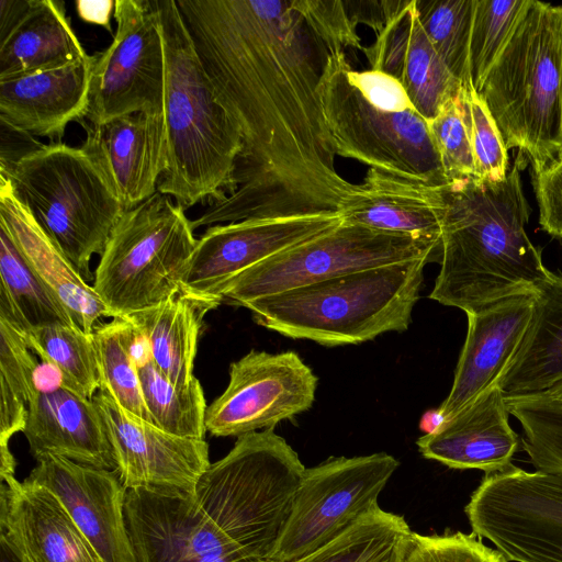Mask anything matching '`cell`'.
<instances>
[{
    "mask_svg": "<svg viewBox=\"0 0 562 562\" xmlns=\"http://www.w3.org/2000/svg\"><path fill=\"white\" fill-rule=\"evenodd\" d=\"M243 150L236 190L193 229L255 218L341 214L356 184L335 167L318 82L326 46L291 0H175Z\"/></svg>",
    "mask_w": 562,
    "mask_h": 562,
    "instance_id": "6da1fadb",
    "label": "cell"
},
{
    "mask_svg": "<svg viewBox=\"0 0 562 562\" xmlns=\"http://www.w3.org/2000/svg\"><path fill=\"white\" fill-rule=\"evenodd\" d=\"M521 155L501 181L474 177L443 187L440 271L429 299L465 313L533 294L549 277L529 239L531 207L524 194Z\"/></svg>",
    "mask_w": 562,
    "mask_h": 562,
    "instance_id": "7a4b0ae2",
    "label": "cell"
},
{
    "mask_svg": "<svg viewBox=\"0 0 562 562\" xmlns=\"http://www.w3.org/2000/svg\"><path fill=\"white\" fill-rule=\"evenodd\" d=\"M165 53L167 164L158 192L184 210L236 190L240 133L204 71L175 0H151Z\"/></svg>",
    "mask_w": 562,
    "mask_h": 562,
    "instance_id": "3957f363",
    "label": "cell"
},
{
    "mask_svg": "<svg viewBox=\"0 0 562 562\" xmlns=\"http://www.w3.org/2000/svg\"><path fill=\"white\" fill-rule=\"evenodd\" d=\"M428 259L355 271L265 296L248 308L260 326L326 347L404 331L419 299Z\"/></svg>",
    "mask_w": 562,
    "mask_h": 562,
    "instance_id": "277c9868",
    "label": "cell"
},
{
    "mask_svg": "<svg viewBox=\"0 0 562 562\" xmlns=\"http://www.w3.org/2000/svg\"><path fill=\"white\" fill-rule=\"evenodd\" d=\"M562 5L530 0L479 90L507 149L541 171L562 149Z\"/></svg>",
    "mask_w": 562,
    "mask_h": 562,
    "instance_id": "5b68a950",
    "label": "cell"
},
{
    "mask_svg": "<svg viewBox=\"0 0 562 562\" xmlns=\"http://www.w3.org/2000/svg\"><path fill=\"white\" fill-rule=\"evenodd\" d=\"M15 198L87 280L102 255L123 204L104 170L81 145H42L4 170Z\"/></svg>",
    "mask_w": 562,
    "mask_h": 562,
    "instance_id": "8992f818",
    "label": "cell"
},
{
    "mask_svg": "<svg viewBox=\"0 0 562 562\" xmlns=\"http://www.w3.org/2000/svg\"><path fill=\"white\" fill-rule=\"evenodd\" d=\"M305 469L274 428L249 432L211 463L194 498L247 554L271 562Z\"/></svg>",
    "mask_w": 562,
    "mask_h": 562,
    "instance_id": "52a82bcc",
    "label": "cell"
},
{
    "mask_svg": "<svg viewBox=\"0 0 562 562\" xmlns=\"http://www.w3.org/2000/svg\"><path fill=\"white\" fill-rule=\"evenodd\" d=\"M171 196L156 192L124 212L100 256L92 288L113 318L160 304L180 292L198 239Z\"/></svg>",
    "mask_w": 562,
    "mask_h": 562,
    "instance_id": "ba28073f",
    "label": "cell"
},
{
    "mask_svg": "<svg viewBox=\"0 0 562 562\" xmlns=\"http://www.w3.org/2000/svg\"><path fill=\"white\" fill-rule=\"evenodd\" d=\"M344 49L324 59L318 93L336 155L369 168L443 187L448 180L428 122L416 109L390 110L352 85Z\"/></svg>",
    "mask_w": 562,
    "mask_h": 562,
    "instance_id": "9c48e42d",
    "label": "cell"
},
{
    "mask_svg": "<svg viewBox=\"0 0 562 562\" xmlns=\"http://www.w3.org/2000/svg\"><path fill=\"white\" fill-rule=\"evenodd\" d=\"M440 245L347 224L276 254L232 279L221 301L249 303L341 274L414 259L439 262Z\"/></svg>",
    "mask_w": 562,
    "mask_h": 562,
    "instance_id": "30bf717a",
    "label": "cell"
},
{
    "mask_svg": "<svg viewBox=\"0 0 562 562\" xmlns=\"http://www.w3.org/2000/svg\"><path fill=\"white\" fill-rule=\"evenodd\" d=\"M465 514L472 533L507 562H562V470L512 464L485 474Z\"/></svg>",
    "mask_w": 562,
    "mask_h": 562,
    "instance_id": "8fae6325",
    "label": "cell"
},
{
    "mask_svg": "<svg viewBox=\"0 0 562 562\" xmlns=\"http://www.w3.org/2000/svg\"><path fill=\"white\" fill-rule=\"evenodd\" d=\"M391 454L329 459L305 469L271 562H292L325 546L378 505L398 468Z\"/></svg>",
    "mask_w": 562,
    "mask_h": 562,
    "instance_id": "7c38bea8",
    "label": "cell"
},
{
    "mask_svg": "<svg viewBox=\"0 0 562 562\" xmlns=\"http://www.w3.org/2000/svg\"><path fill=\"white\" fill-rule=\"evenodd\" d=\"M116 31L94 54L85 119L98 126L122 115L164 113L165 53L151 0H115Z\"/></svg>",
    "mask_w": 562,
    "mask_h": 562,
    "instance_id": "4fadbf2b",
    "label": "cell"
},
{
    "mask_svg": "<svg viewBox=\"0 0 562 562\" xmlns=\"http://www.w3.org/2000/svg\"><path fill=\"white\" fill-rule=\"evenodd\" d=\"M317 383L295 351L251 350L231 364L226 389L207 406L206 431L238 438L274 428L312 407Z\"/></svg>",
    "mask_w": 562,
    "mask_h": 562,
    "instance_id": "5bb4252c",
    "label": "cell"
},
{
    "mask_svg": "<svg viewBox=\"0 0 562 562\" xmlns=\"http://www.w3.org/2000/svg\"><path fill=\"white\" fill-rule=\"evenodd\" d=\"M341 222V214H330L255 218L209 226L187 263L180 292L215 308L222 303L223 288L236 276Z\"/></svg>",
    "mask_w": 562,
    "mask_h": 562,
    "instance_id": "9a60e30c",
    "label": "cell"
},
{
    "mask_svg": "<svg viewBox=\"0 0 562 562\" xmlns=\"http://www.w3.org/2000/svg\"><path fill=\"white\" fill-rule=\"evenodd\" d=\"M111 442L116 472L126 490L194 497L201 475L211 465L204 439L170 435L126 414L103 390L92 398Z\"/></svg>",
    "mask_w": 562,
    "mask_h": 562,
    "instance_id": "2e32d148",
    "label": "cell"
},
{
    "mask_svg": "<svg viewBox=\"0 0 562 562\" xmlns=\"http://www.w3.org/2000/svg\"><path fill=\"white\" fill-rule=\"evenodd\" d=\"M124 513L137 562H263L224 533L194 497L126 490Z\"/></svg>",
    "mask_w": 562,
    "mask_h": 562,
    "instance_id": "e0dca14e",
    "label": "cell"
},
{
    "mask_svg": "<svg viewBox=\"0 0 562 562\" xmlns=\"http://www.w3.org/2000/svg\"><path fill=\"white\" fill-rule=\"evenodd\" d=\"M25 480L55 494L104 562H137L125 520L126 488L116 471L43 454Z\"/></svg>",
    "mask_w": 562,
    "mask_h": 562,
    "instance_id": "ac0fdd59",
    "label": "cell"
},
{
    "mask_svg": "<svg viewBox=\"0 0 562 562\" xmlns=\"http://www.w3.org/2000/svg\"><path fill=\"white\" fill-rule=\"evenodd\" d=\"M532 307L533 294H519L465 313L467 337L451 390L437 411L440 423L498 385L518 351Z\"/></svg>",
    "mask_w": 562,
    "mask_h": 562,
    "instance_id": "d6986e66",
    "label": "cell"
},
{
    "mask_svg": "<svg viewBox=\"0 0 562 562\" xmlns=\"http://www.w3.org/2000/svg\"><path fill=\"white\" fill-rule=\"evenodd\" d=\"M0 540L19 562H104L49 490L1 479Z\"/></svg>",
    "mask_w": 562,
    "mask_h": 562,
    "instance_id": "ffe728a7",
    "label": "cell"
},
{
    "mask_svg": "<svg viewBox=\"0 0 562 562\" xmlns=\"http://www.w3.org/2000/svg\"><path fill=\"white\" fill-rule=\"evenodd\" d=\"M85 128L82 146L104 170L125 212L158 191L167 164L164 113L136 112Z\"/></svg>",
    "mask_w": 562,
    "mask_h": 562,
    "instance_id": "44dd1931",
    "label": "cell"
},
{
    "mask_svg": "<svg viewBox=\"0 0 562 562\" xmlns=\"http://www.w3.org/2000/svg\"><path fill=\"white\" fill-rule=\"evenodd\" d=\"M362 53L372 70L385 72L403 86L414 108L427 122L447 101L457 98L462 88L425 33L415 0H405Z\"/></svg>",
    "mask_w": 562,
    "mask_h": 562,
    "instance_id": "7402d4cb",
    "label": "cell"
},
{
    "mask_svg": "<svg viewBox=\"0 0 562 562\" xmlns=\"http://www.w3.org/2000/svg\"><path fill=\"white\" fill-rule=\"evenodd\" d=\"M506 396L498 385L419 437V452L448 468L485 474L510 467L520 438L509 424Z\"/></svg>",
    "mask_w": 562,
    "mask_h": 562,
    "instance_id": "603a6c76",
    "label": "cell"
},
{
    "mask_svg": "<svg viewBox=\"0 0 562 562\" xmlns=\"http://www.w3.org/2000/svg\"><path fill=\"white\" fill-rule=\"evenodd\" d=\"M36 459L54 454L97 469L117 465L101 415L92 400L63 386L40 389L29 403L22 431Z\"/></svg>",
    "mask_w": 562,
    "mask_h": 562,
    "instance_id": "cb8c5ba5",
    "label": "cell"
},
{
    "mask_svg": "<svg viewBox=\"0 0 562 562\" xmlns=\"http://www.w3.org/2000/svg\"><path fill=\"white\" fill-rule=\"evenodd\" d=\"M94 55L57 69L0 79V120L32 136L59 138L85 116Z\"/></svg>",
    "mask_w": 562,
    "mask_h": 562,
    "instance_id": "d4e9b609",
    "label": "cell"
},
{
    "mask_svg": "<svg viewBox=\"0 0 562 562\" xmlns=\"http://www.w3.org/2000/svg\"><path fill=\"white\" fill-rule=\"evenodd\" d=\"M443 187L368 168L346 200L341 217L347 224L441 245Z\"/></svg>",
    "mask_w": 562,
    "mask_h": 562,
    "instance_id": "484cf974",
    "label": "cell"
},
{
    "mask_svg": "<svg viewBox=\"0 0 562 562\" xmlns=\"http://www.w3.org/2000/svg\"><path fill=\"white\" fill-rule=\"evenodd\" d=\"M0 225L10 234L37 276L61 301L76 326L91 334L100 318H113L92 285L38 226L3 177H0Z\"/></svg>",
    "mask_w": 562,
    "mask_h": 562,
    "instance_id": "4316f807",
    "label": "cell"
},
{
    "mask_svg": "<svg viewBox=\"0 0 562 562\" xmlns=\"http://www.w3.org/2000/svg\"><path fill=\"white\" fill-rule=\"evenodd\" d=\"M562 381V273L533 292L530 322L498 386L506 397L544 393Z\"/></svg>",
    "mask_w": 562,
    "mask_h": 562,
    "instance_id": "83f0119b",
    "label": "cell"
},
{
    "mask_svg": "<svg viewBox=\"0 0 562 562\" xmlns=\"http://www.w3.org/2000/svg\"><path fill=\"white\" fill-rule=\"evenodd\" d=\"M209 304L181 292L127 319L146 344L147 358L173 384L188 386L196 380L194 360Z\"/></svg>",
    "mask_w": 562,
    "mask_h": 562,
    "instance_id": "f1b7e54d",
    "label": "cell"
},
{
    "mask_svg": "<svg viewBox=\"0 0 562 562\" xmlns=\"http://www.w3.org/2000/svg\"><path fill=\"white\" fill-rule=\"evenodd\" d=\"M64 3L33 0L23 21L0 44V79L65 67L87 58Z\"/></svg>",
    "mask_w": 562,
    "mask_h": 562,
    "instance_id": "f546056e",
    "label": "cell"
},
{
    "mask_svg": "<svg viewBox=\"0 0 562 562\" xmlns=\"http://www.w3.org/2000/svg\"><path fill=\"white\" fill-rule=\"evenodd\" d=\"M0 278V319L29 328L54 324L76 326L65 305L29 265L1 225Z\"/></svg>",
    "mask_w": 562,
    "mask_h": 562,
    "instance_id": "4dcf8cb0",
    "label": "cell"
},
{
    "mask_svg": "<svg viewBox=\"0 0 562 562\" xmlns=\"http://www.w3.org/2000/svg\"><path fill=\"white\" fill-rule=\"evenodd\" d=\"M412 533L402 516L376 505L337 538L292 562H405Z\"/></svg>",
    "mask_w": 562,
    "mask_h": 562,
    "instance_id": "1f68e13d",
    "label": "cell"
},
{
    "mask_svg": "<svg viewBox=\"0 0 562 562\" xmlns=\"http://www.w3.org/2000/svg\"><path fill=\"white\" fill-rule=\"evenodd\" d=\"M137 338L136 328L127 318L99 323L92 331L100 390L105 391L126 414L150 423L142 392L139 362L135 357Z\"/></svg>",
    "mask_w": 562,
    "mask_h": 562,
    "instance_id": "d6a6232c",
    "label": "cell"
},
{
    "mask_svg": "<svg viewBox=\"0 0 562 562\" xmlns=\"http://www.w3.org/2000/svg\"><path fill=\"white\" fill-rule=\"evenodd\" d=\"M43 362L59 375V385L88 400L101 387L92 333L77 326L46 325L20 335Z\"/></svg>",
    "mask_w": 562,
    "mask_h": 562,
    "instance_id": "836d02e7",
    "label": "cell"
},
{
    "mask_svg": "<svg viewBox=\"0 0 562 562\" xmlns=\"http://www.w3.org/2000/svg\"><path fill=\"white\" fill-rule=\"evenodd\" d=\"M138 372L150 423L173 436L204 439L207 406L200 381L178 386L147 357L139 362Z\"/></svg>",
    "mask_w": 562,
    "mask_h": 562,
    "instance_id": "e575fe53",
    "label": "cell"
},
{
    "mask_svg": "<svg viewBox=\"0 0 562 562\" xmlns=\"http://www.w3.org/2000/svg\"><path fill=\"white\" fill-rule=\"evenodd\" d=\"M35 352L4 321L0 319V448L23 431L29 403L40 390Z\"/></svg>",
    "mask_w": 562,
    "mask_h": 562,
    "instance_id": "d590c367",
    "label": "cell"
},
{
    "mask_svg": "<svg viewBox=\"0 0 562 562\" xmlns=\"http://www.w3.org/2000/svg\"><path fill=\"white\" fill-rule=\"evenodd\" d=\"M422 26L449 71L472 87L469 50L475 0H415Z\"/></svg>",
    "mask_w": 562,
    "mask_h": 562,
    "instance_id": "8d00e7d4",
    "label": "cell"
},
{
    "mask_svg": "<svg viewBox=\"0 0 562 562\" xmlns=\"http://www.w3.org/2000/svg\"><path fill=\"white\" fill-rule=\"evenodd\" d=\"M529 2L475 0L469 65L471 83L477 92Z\"/></svg>",
    "mask_w": 562,
    "mask_h": 562,
    "instance_id": "74e56055",
    "label": "cell"
},
{
    "mask_svg": "<svg viewBox=\"0 0 562 562\" xmlns=\"http://www.w3.org/2000/svg\"><path fill=\"white\" fill-rule=\"evenodd\" d=\"M458 100L472 147L474 178L503 180L509 170L508 149L484 100L473 87H462Z\"/></svg>",
    "mask_w": 562,
    "mask_h": 562,
    "instance_id": "f35d334b",
    "label": "cell"
},
{
    "mask_svg": "<svg viewBox=\"0 0 562 562\" xmlns=\"http://www.w3.org/2000/svg\"><path fill=\"white\" fill-rule=\"evenodd\" d=\"M428 126L448 183L474 177V158L458 97L447 101Z\"/></svg>",
    "mask_w": 562,
    "mask_h": 562,
    "instance_id": "ab89813d",
    "label": "cell"
},
{
    "mask_svg": "<svg viewBox=\"0 0 562 562\" xmlns=\"http://www.w3.org/2000/svg\"><path fill=\"white\" fill-rule=\"evenodd\" d=\"M405 562H507L497 550L474 533L461 531L442 536L412 533Z\"/></svg>",
    "mask_w": 562,
    "mask_h": 562,
    "instance_id": "60d3db41",
    "label": "cell"
},
{
    "mask_svg": "<svg viewBox=\"0 0 562 562\" xmlns=\"http://www.w3.org/2000/svg\"><path fill=\"white\" fill-rule=\"evenodd\" d=\"M311 33L327 48L363 50L357 24L351 20L345 1L291 0Z\"/></svg>",
    "mask_w": 562,
    "mask_h": 562,
    "instance_id": "b9f144b4",
    "label": "cell"
},
{
    "mask_svg": "<svg viewBox=\"0 0 562 562\" xmlns=\"http://www.w3.org/2000/svg\"><path fill=\"white\" fill-rule=\"evenodd\" d=\"M533 186L541 228L562 239V149L541 171L535 173Z\"/></svg>",
    "mask_w": 562,
    "mask_h": 562,
    "instance_id": "7bdbcfd3",
    "label": "cell"
},
{
    "mask_svg": "<svg viewBox=\"0 0 562 562\" xmlns=\"http://www.w3.org/2000/svg\"><path fill=\"white\" fill-rule=\"evenodd\" d=\"M347 75L358 91L371 103L401 111L415 109L403 86L392 76L378 70H355L350 64Z\"/></svg>",
    "mask_w": 562,
    "mask_h": 562,
    "instance_id": "ee69618b",
    "label": "cell"
},
{
    "mask_svg": "<svg viewBox=\"0 0 562 562\" xmlns=\"http://www.w3.org/2000/svg\"><path fill=\"white\" fill-rule=\"evenodd\" d=\"M405 0H352L345 1L351 20L366 24L375 34L380 33L396 15Z\"/></svg>",
    "mask_w": 562,
    "mask_h": 562,
    "instance_id": "f6af8a7d",
    "label": "cell"
},
{
    "mask_svg": "<svg viewBox=\"0 0 562 562\" xmlns=\"http://www.w3.org/2000/svg\"><path fill=\"white\" fill-rule=\"evenodd\" d=\"M1 156L0 170L9 168L22 157L36 150L43 144L36 142L34 136L20 131L1 121Z\"/></svg>",
    "mask_w": 562,
    "mask_h": 562,
    "instance_id": "bcb514c9",
    "label": "cell"
},
{
    "mask_svg": "<svg viewBox=\"0 0 562 562\" xmlns=\"http://www.w3.org/2000/svg\"><path fill=\"white\" fill-rule=\"evenodd\" d=\"M78 16L91 24L100 25L111 32V16L114 14L113 0H77L75 2Z\"/></svg>",
    "mask_w": 562,
    "mask_h": 562,
    "instance_id": "7dc6e473",
    "label": "cell"
},
{
    "mask_svg": "<svg viewBox=\"0 0 562 562\" xmlns=\"http://www.w3.org/2000/svg\"><path fill=\"white\" fill-rule=\"evenodd\" d=\"M33 0H0V44L23 21Z\"/></svg>",
    "mask_w": 562,
    "mask_h": 562,
    "instance_id": "c3c4849f",
    "label": "cell"
},
{
    "mask_svg": "<svg viewBox=\"0 0 562 562\" xmlns=\"http://www.w3.org/2000/svg\"><path fill=\"white\" fill-rule=\"evenodd\" d=\"M543 396L562 404V381L544 393Z\"/></svg>",
    "mask_w": 562,
    "mask_h": 562,
    "instance_id": "681fc988",
    "label": "cell"
},
{
    "mask_svg": "<svg viewBox=\"0 0 562 562\" xmlns=\"http://www.w3.org/2000/svg\"><path fill=\"white\" fill-rule=\"evenodd\" d=\"M0 548L1 562H19L11 549L2 540H0Z\"/></svg>",
    "mask_w": 562,
    "mask_h": 562,
    "instance_id": "f907efd6",
    "label": "cell"
},
{
    "mask_svg": "<svg viewBox=\"0 0 562 562\" xmlns=\"http://www.w3.org/2000/svg\"><path fill=\"white\" fill-rule=\"evenodd\" d=\"M561 35H562V25H561Z\"/></svg>",
    "mask_w": 562,
    "mask_h": 562,
    "instance_id": "816d5d0a",
    "label": "cell"
}]
</instances>
